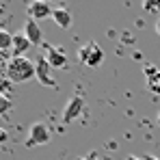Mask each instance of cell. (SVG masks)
I'll use <instances>...</instances> for the list:
<instances>
[{
  "label": "cell",
  "mask_w": 160,
  "mask_h": 160,
  "mask_svg": "<svg viewBox=\"0 0 160 160\" xmlns=\"http://www.w3.org/2000/svg\"><path fill=\"white\" fill-rule=\"evenodd\" d=\"M4 76L9 82H26V80L35 78L37 76V65L26 58V56H13L9 63H7V69H4Z\"/></svg>",
  "instance_id": "6da1fadb"
},
{
  "label": "cell",
  "mask_w": 160,
  "mask_h": 160,
  "mask_svg": "<svg viewBox=\"0 0 160 160\" xmlns=\"http://www.w3.org/2000/svg\"><path fill=\"white\" fill-rule=\"evenodd\" d=\"M78 61H80V65H84V67H89V69L100 67L102 61H104V50H102L95 41H91V43L82 46L78 50Z\"/></svg>",
  "instance_id": "7a4b0ae2"
},
{
  "label": "cell",
  "mask_w": 160,
  "mask_h": 160,
  "mask_svg": "<svg viewBox=\"0 0 160 160\" xmlns=\"http://www.w3.org/2000/svg\"><path fill=\"white\" fill-rule=\"evenodd\" d=\"M50 141H52V134H50L46 123H32L30 130H28V136H26V141H24V145L26 147H37V145H46Z\"/></svg>",
  "instance_id": "3957f363"
},
{
  "label": "cell",
  "mask_w": 160,
  "mask_h": 160,
  "mask_svg": "<svg viewBox=\"0 0 160 160\" xmlns=\"http://www.w3.org/2000/svg\"><path fill=\"white\" fill-rule=\"evenodd\" d=\"M35 65H37V76H35V78L39 80V84L50 87V89H56V82H54V78H52V65L48 63L46 54H43V56H39Z\"/></svg>",
  "instance_id": "277c9868"
},
{
  "label": "cell",
  "mask_w": 160,
  "mask_h": 160,
  "mask_svg": "<svg viewBox=\"0 0 160 160\" xmlns=\"http://www.w3.org/2000/svg\"><path fill=\"white\" fill-rule=\"evenodd\" d=\"M82 112H84V100H82L80 95L69 98L67 104H65V108H63V123H69V121L78 119Z\"/></svg>",
  "instance_id": "5b68a950"
},
{
  "label": "cell",
  "mask_w": 160,
  "mask_h": 160,
  "mask_svg": "<svg viewBox=\"0 0 160 160\" xmlns=\"http://www.w3.org/2000/svg\"><path fill=\"white\" fill-rule=\"evenodd\" d=\"M26 11H28V18L30 20H48V18H52V13H54V9L48 4V2H43V0H35V2H30L26 7Z\"/></svg>",
  "instance_id": "8992f818"
},
{
  "label": "cell",
  "mask_w": 160,
  "mask_h": 160,
  "mask_svg": "<svg viewBox=\"0 0 160 160\" xmlns=\"http://www.w3.org/2000/svg\"><path fill=\"white\" fill-rule=\"evenodd\" d=\"M46 58L52 65V69H65L69 65L67 54L63 52V48H56V46H46Z\"/></svg>",
  "instance_id": "52a82bcc"
},
{
  "label": "cell",
  "mask_w": 160,
  "mask_h": 160,
  "mask_svg": "<svg viewBox=\"0 0 160 160\" xmlns=\"http://www.w3.org/2000/svg\"><path fill=\"white\" fill-rule=\"evenodd\" d=\"M24 35L28 37V41H30L32 46H39V43L43 41V37H41V28L37 26V22L30 20V18H28L26 24H24Z\"/></svg>",
  "instance_id": "ba28073f"
},
{
  "label": "cell",
  "mask_w": 160,
  "mask_h": 160,
  "mask_svg": "<svg viewBox=\"0 0 160 160\" xmlns=\"http://www.w3.org/2000/svg\"><path fill=\"white\" fill-rule=\"evenodd\" d=\"M145 76H147V87L152 93L160 95V69L154 65H147L145 67Z\"/></svg>",
  "instance_id": "9c48e42d"
},
{
  "label": "cell",
  "mask_w": 160,
  "mask_h": 160,
  "mask_svg": "<svg viewBox=\"0 0 160 160\" xmlns=\"http://www.w3.org/2000/svg\"><path fill=\"white\" fill-rule=\"evenodd\" d=\"M32 43L28 41V37L24 32H15L13 35V56H24L28 48H30Z\"/></svg>",
  "instance_id": "30bf717a"
},
{
  "label": "cell",
  "mask_w": 160,
  "mask_h": 160,
  "mask_svg": "<svg viewBox=\"0 0 160 160\" xmlns=\"http://www.w3.org/2000/svg\"><path fill=\"white\" fill-rule=\"evenodd\" d=\"M52 20L58 24L61 28H69L72 26V13L67 11V9H63V7H58V9H54V13H52Z\"/></svg>",
  "instance_id": "8fae6325"
},
{
  "label": "cell",
  "mask_w": 160,
  "mask_h": 160,
  "mask_svg": "<svg viewBox=\"0 0 160 160\" xmlns=\"http://www.w3.org/2000/svg\"><path fill=\"white\" fill-rule=\"evenodd\" d=\"M0 48L2 50H9V48H13V35L9 32V30H0Z\"/></svg>",
  "instance_id": "7c38bea8"
},
{
  "label": "cell",
  "mask_w": 160,
  "mask_h": 160,
  "mask_svg": "<svg viewBox=\"0 0 160 160\" xmlns=\"http://www.w3.org/2000/svg\"><path fill=\"white\" fill-rule=\"evenodd\" d=\"M158 7H160L158 0H147V2H143V9L149 11V13H158Z\"/></svg>",
  "instance_id": "4fadbf2b"
},
{
  "label": "cell",
  "mask_w": 160,
  "mask_h": 160,
  "mask_svg": "<svg viewBox=\"0 0 160 160\" xmlns=\"http://www.w3.org/2000/svg\"><path fill=\"white\" fill-rule=\"evenodd\" d=\"M9 108H11V100H9L7 95H2V98H0V110H2V112H7Z\"/></svg>",
  "instance_id": "5bb4252c"
},
{
  "label": "cell",
  "mask_w": 160,
  "mask_h": 160,
  "mask_svg": "<svg viewBox=\"0 0 160 160\" xmlns=\"http://www.w3.org/2000/svg\"><path fill=\"white\" fill-rule=\"evenodd\" d=\"M143 160H160V158H156V156H152V154H145V156H143Z\"/></svg>",
  "instance_id": "9a60e30c"
},
{
  "label": "cell",
  "mask_w": 160,
  "mask_h": 160,
  "mask_svg": "<svg viewBox=\"0 0 160 160\" xmlns=\"http://www.w3.org/2000/svg\"><path fill=\"white\" fill-rule=\"evenodd\" d=\"M156 32H158V37H160V20L156 22Z\"/></svg>",
  "instance_id": "2e32d148"
},
{
  "label": "cell",
  "mask_w": 160,
  "mask_h": 160,
  "mask_svg": "<svg viewBox=\"0 0 160 160\" xmlns=\"http://www.w3.org/2000/svg\"><path fill=\"white\" fill-rule=\"evenodd\" d=\"M126 160H143V158H138V156H128Z\"/></svg>",
  "instance_id": "e0dca14e"
},
{
  "label": "cell",
  "mask_w": 160,
  "mask_h": 160,
  "mask_svg": "<svg viewBox=\"0 0 160 160\" xmlns=\"http://www.w3.org/2000/svg\"><path fill=\"white\" fill-rule=\"evenodd\" d=\"M82 160H95V158H93V156H89V158H82Z\"/></svg>",
  "instance_id": "ac0fdd59"
},
{
  "label": "cell",
  "mask_w": 160,
  "mask_h": 160,
  "mask_svg": "<svg viewBox=\"0 0 160 160\" xmlns=\"http://www.w3.org/2000/svg\"><path fill=\"white\" fill-rule=\"evenodd\" d=\"M158 126H160V112H158Z\"/></svg>",
  "instance_id": "d6986e66"
},
{
  "label": "cell",
  "mask_w": 160,
  "mask_h": 160,
  "mask_svg": "<svg viewBox=\"0 0 160 160\" xmlns=\"http://www.w3.org/2000/svg\"><path fill=\"white\" fill-rule=\"evenodd\" d=\"M158 13H160V7H158Z\"/></svg>",
  "instance_id": "ffe728a7"
}]
</instances>
